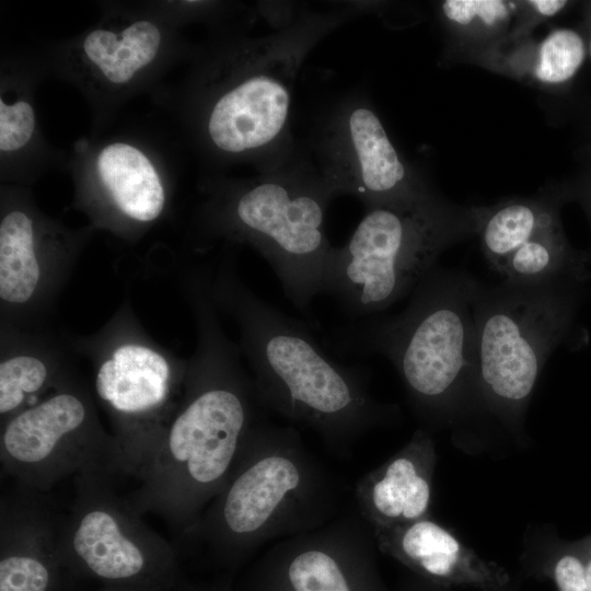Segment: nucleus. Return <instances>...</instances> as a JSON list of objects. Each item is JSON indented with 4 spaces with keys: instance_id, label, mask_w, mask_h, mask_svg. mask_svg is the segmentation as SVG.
<instances>
[{
    "instance_id": "obj_6",
    "label": "nucleus",
    "mask_w": 591,
    "mask_h": 591,
    "mask_svg": "<svg viewBox=\"0 0 591 591\" xmlns=\"http://www.w3.org/2000/svg\"><path fill=\"white\" fill-rule=\"evenodd\" d=\"M480 285L465 271L437 265L401 313L345 329V348L387 358L426 419H444L477 405L474 303Z\"/></svg>"
},
{
    "instance_id": "obj_9",
    "label": "nucleus",
    "mask_w": 591,
    "mask_h": 591,
    "mask_svg": "<svg viewBox=\"0 0 591 591\" xmlns=\"http://www.w3.org/2000/svg\"><path fill=\"white\" fill-rule=\"evenodd\" d=\"M586 281L503 280L480 285L474 303L477 405L515 428L553 351L567 337Z\"/></svg>"
},
{
    "instance_id": "obj_24",
    "label": "nucleus",
    "mask_w": 591,
    "mask_h": 591,
    "mask_svg": "<svg viewBox=\"0 0 591 591\" xmlns=\"http://www.w3.org/2000/svg\"><path fill=\"white\" fill-rule=\"evenodd\" d=\"M515 12L517 2L506 0H444L438 4L451 56L466 62L508 35Z\"/></svg>"
},
{
    "instance_id": "obj_28",
    "label": "nucleus",
    "mask_w": 591,
    "mask_h": 591,
    "mask_svg": "<svg viewBox=\"0 0 591 591\" xmlns=\"http://www.w3.org/2000/svg\"><path fill=\"white\" fill-rule=\"evenodd\" d=\"M568 198H577L584 207L591 222V174L584 178L577 188H565ZM589 264H591V250L587 252Z\"/></svg>"
},
{
    "instance_id": "obj_13",
    "label": "nucleus",
    "mask_w": 591,
    "mask_h": 591,
    "mask_svg": "<svg viewBox=\"0 0 591 591\" xmlns=\"http://www.w3.org/2000/svg\"><path fill=\"white\" fill-rule=\"evenodd\" d=\"M96 230L45 213L26 186L0 190V323L48 326L50 315Z\"/></svg>"
},
{
    "instance_id": "obj_31",
    "label": "nucleus",
    "mask_w": 591,
    "mask_h": 591,
    "mask_svg": "<svg viewBox=\"0 0 591 591\" xmlns=\"http://www.w3.org/2000/svg\"><path fill=\"white\" fill-rule=\"evenodd\" d=\"M94 591H158L144 588L136 587H120V586H102L100 589Z\"/></svg>"
},
{
    "instance_id": "obj_32",
    "label": "nucleus",
    "mask_w": 591,
    "mask_h": 591,
    "mask_svg": "<svg viewBox=\"0 0 591 591\" xmlns=\"http://www.w3.org/2000/svg\"><path fill=\"white\" fill-rule=\"evenodd\" d=\"M587 42H588V50L589 55L591 57V4L589 5L588 12H587Z\"/></svg>"
},
{
    "instance_id": "obj_2",
    "label": "nucleus",
    "mask_w": 591,
    "mask_h": 591,
    "mask_svg": "<svg viewBox=\"0 0 591 591\" xmlns=\"http://www.w3.org/2000/svg\"><path fill=\"white\" fill-rule=\"evenodd\" d=\"M196 326L179 405L127 495L141 515L155 513L183 536L225 484L251 427L264 410L237 343L223 331L211 291L184 296Z\"/></svg>"
},
{
    "instance_id": "obj_14",
    "label": "nucleus",
    "mask_w": 591,
    "mask_h": 591,
    "mask_svg": "<svg viewBox=\"0 0 591 591\" xmlns=\"http://www.w3.org/2000/svg\"><path fill=\"white\" fill-rule=\"evenodd\" d=\"M70 169L72 208L96 231L136 244L171 211L174 178L161 152L140 136L82 139Z\"/></svg>"
},
{
    "instance_id": "obj_12",
    "label": "nucleus",
    "mask_w": 591,
    "mask_h": 591,
    "mask_svg": "<svg viewBox=\"0 0 591 591\" xmlns=\"http://www.w3.org/2000/svg\"><path fill=\"white\" fill-rule=\"evenodd\" d=\"M0 426L2 473L24 488L47 493L97 465L118 474L115 438L101 424L94 394L79 372Z\"/></svg>"
},
{
    "instance_id": "obj_15",
    "label": "nucleus",
    "mask_w": 591,
    "mask_h": 591,
    "mask_svg": "<svg viewBox=\"0 0 591 591\" xmlns=\"http://www.w3.org/2000/svg\"><path fill=\"white\" fill-rule=\"evenodd\" d=\"M312 146L317 170L335 197L350 195L370 208L437 194L397 150L362 96H348L334 106L317 127Z\"/></svg>"
},
{
    "instance_id": "obj_16",
    "label": "nucleus",
    "mask_w": 591,
    "mask_h": 591,
    "mask_svg": "<svg viewBox=\"0 0 591 591\" xmlns=\"http://www.w3.org/2000/svg\"><path fill=\"white\" fill-rule=\"evenodd\" d=\"M371 526L355 509L277 541L247 566L237 591H390Z\"/></svg>"
},
{
    "instance_id": "obj_33",
    "label": "nucleus",
    "mask_w": 591,
    "mask_h": 591,
    "mask_svg": "<svg viewBox=\"0 0 591 591\" xmlns=\"http://www.w3.org/2000/svg\"><path fill=\"white\" fill-rule=\"evenodd\" d=\"M499 591H514L513 589H510V586L506 589L499 590Z\"/></svg>"
},
{
    "instance_id": "obj_4",
    "label": "nucleus",
    "mask_w": 591,
    "mask_h": 591,
    "mask_svg": "<svg viewBox=\"0 0 591 591\" xmlns=\"http://www.w3.org/2000/svg\"><path fill=\"white\" fill-rule=\"evenodd\" d=\"M345 493L298 429L262 417L246 433L225 484L183 537L223 575L234 576L270 544L338 517Z\"/></svg>"
},
{
    "instance_id": "obj_8",
    "label": "nucleus",
    "mask_w": 591,
    "mask_h": 591,
    "mask_svg": "<svg viewBox=\"0 0 591 591\" xmlns=\"http://www.w3.org/2000/svg\"><path fill=\"white\" fill-rule=\"evenodd\" d=\"M62 334L91 366L92 392L117 444L118 474L138 477L179 405L187 359L148 334L129 297L99 331Z\"/></svg>"
},
{
    "instance_id": "obj_22",
    "label": "nucleus",
    "mask_w": 591,
    "mask_h": 591,
    "mask_svg": "<svg viewBox=\"0 0 591 591\" xmlns=\"http://www.w3.org/2000/svg\"><path fill=\"white\" fill-rule=\"evenodd\" d=\"M589 55L587 37L571 27L551 30L541 40L502 39L475 65L531 83L557 90L576 77Z\"/></svg>"
},
{
    "instance_id": "obj_21",
    "label": "nucleus",
    "mask_w": 591,
    "mask_h": 591,
    "mask_svg": "<svg viewBox=\"0 0 591 591\" xmlns=\"http://www.w3.org/2000/svg\"><path fill=\"white\" fill-rule=\"evenodd\" d=\"M39 66L5 60L0 88V162L5 184L33 183L56 153L44 138L36 114L34 90Z\"/></svg>"
},
{
    "instance_id": "obj_27",
    "label": "nucleus",
    "mask_w": 591,
    "mask_h": 591,
    "mask_svg": "<svg viewBox=\"0 0 591 591\" xmlns=\"http://www.w3.org/2000/svg\"><path fill=\"white\" fill-rule=\"evenodd\" d=\"M517 12L509 37L523 39L532 37V31L541 23L560 14L570 2L565 0L515 1Z\"/></svg>"
},
{
    "instance_id": "obj_3",
    "label": "nucleus",
    "mask_w": 591,
    "mask_h": 591,
    "mask_svg": "<svg viewBox=\"0 0 591 591\" xmlns=\"http://www.w3.org/2000/svg\"><path fill=\"white\" fill-rule=\"evenodd\" d=\"M211 292L219 312L239 328L237 345L264 412L313 431L341 459L354 454L367 432L396 417L395 405L371 395L366 368L335 362L304 322L253 292L237 273L233 252L213 266Z\"/></svg>"
},
{
    "instance_id": "obj_17",
    "label": "nucleus",
    "mask_w": 591,
    "mask_h": 591,
    "mask_svg": "<svg viewBox=\"0 0 591 591\" xmlns=\"http://www.w3.org/2000/svg\"><path fill=\"white\" fill-rule=\"evenodd\" d=\"M18 484L0 502V591H72L60 552L63 521L46 495Z\"/></svg>"
},
{
    "instance_id": "obj_30",
    "label": "nucleus",
    "mask_w": 591,
    "mask_h": 591,
    "mask_svg": "<svg viewBox=\"0 0 591 591\" xmlns=\"http://www.w3.org/2000/svg\"><path fill=\"white\" fill-rule=\"evenodd\" d=\"M448 590L449 589H444V588L434 586L432 583H429L418 577H417V580L407 588V591H448Z\"/></svg>"
},
{
    "instance_id": "obj_1",
    "label": "nucleus",
    "mask_w": 591,
    "mask_h": 591,
    "mask_svg": "<svg viewBox=\"0 0 591 591\" xmlns=\"http://www.w3.org/2000/svg\"><path fill=\"white\" fill-rule=\"evenodd\" d=\"M346 18L301 12L260 36L228 34L193 48L172 97L187 138L207 159L274 170L294 155L290 111L298 72L314 46Z\"/></svg>"
},
{
    "instance_id": "obj_26",
    "label": "nucleus",
    "mask_w": 591,
    "mask_h": 591,
    "mask_svg": "<svg viewBox=\"0 0 591 591\" xmlns=\"http://www.w3.org/2000/svg\"><path fill=\"white\" fill-rule=\"evenodd\" d=\"M557 591H591V536L563 545L537 568Z\"/></svg>"
},
{
    "instance_id": "obj_5",
    "label": "nucleus",
    "mask_w": 591,
    "mask_h": 591,
    "mask_svg": "<svg viewBox=\"0 0 591 591\" xmlns=\"http://www.w3.org/2000/svg\"><path fill=\"white\" fill-rule=\"evenodd\" d=\"M195 247L248 245L268 262L287 298L305 314L323 293L333 246L325 213L335 196L317 167L293 158L251 178L209 177L198 187Z\"/></svg>"
},
{
    "instance_id": "obj_23",
    "label": "nucleus",
    "mask_w": 591,
    "mask_h": 591,
    "mask_svg": "<svg viewBox=\"0 0 591 591\" xmlns=\"http://www.w3.org/2000/svg\"><path fill=\"white\" fill-rule=\"evenodd\" d=\"M567 199L563 187L486 206L477 235L490 267L501 274L507 258L517 248L537 233L560 223V208Z\"/></svg>"
},
{
    "instance_id": "obj_19",
    "label": "nucleus",
    "mask_w": 591,
    "mask_h": 591,
    "mask_svg": "<svg viewBox=\"0 0 591 591\" xmlns=\"http://www.w3.org/2000/svg\"><path fill=\"white\" fill-rule=\"evenodd\" d=\"M436 463L432 438L417 429L399 451L357 480L355 509L371 528L429 517Z\"/></svg>"
},
{
    "instance_id": "obj_25",
    "label": "nucleus",
    "mask_w": 591,
    "mask_h": 591,
    "mask_svg": "<svg viewBox=\"0 0 591 591\" xmlns=\"http://www.w3.org/2000/svg\"><path fill=\"white\" fill-rule=\"evenodd\" d=\"M587 253L578 252L565 236L561 222L544 230L506 260L501 274L505 280L534 282L559 278L588 281Z\"/></svg>"
},
{
    "instance_id": "obj_11",
    "label": "nucleus",
    "mask_w": 591,
    "mask_h": 591,
    "mask_svg": "<svg viewBox=\"0 0 591 591\" xmlns=\"http://www.w3.org/2000/svg\"><path fill=\"white\" fill-rule=\"evenodd\" d=\"M115 473L104 465L74 475L76 497L63 517L60 552L76 581L186 591L175 548L152 531L114 486Z\"/></svg>"
},
{
    "instance_id": "obj_29",
    "label": "nucleus",
    "mask_w": 591,
    "mask_h": 591,
    "mask_svg": "<svg viewBox=\"0 0 591 591\" xmlns=\"http://www.w3.org/2000/svg\"><path fill=\"white\" fill-rule=\"evenodd\" d=\"M186 591H237L233 582V576L222 575L218 579L204 584L192 586Z\"/></svg>"
},
{
    "instance_id": "obj_7",
    "label": "nucleus",
    "mask_w": 591,
    "mask_h": 591,
    "mask_svg": "<svg viewBox=\"0 0 591 591\" xmlns=\"http://www.w3.org/2000/svg\"><path fill=\"white\" fill-rule=\"evenodd\" d=\"M486 206L422 200L366 208L327 264L323 293L352 317L384 311L412 293L450 246L477 235Z\"/></svg>"
},
{
    "instance_id": "obj_10",
    "label": "nucleus",
    "mask_w": 591,
    "mask_h": 591,
    "mask_svg": "<svg viewBox=\"0 0 591 591\" xmlns=\"http://www.w3.org/2000/svg\"><path fill=\"white\" fill-rule=\"evenodd\" d=\"M166 2L113 8L90 28L48 49L44 70L73 84L101 127L129 99L153 86L193 48Z\"/></svg>"
},
{
    "instance_id": "obj_20",
    "label": "nucleus",
    "mask_w": 591,
    "mask_h": 591,
    "mask_svg": "<svg viewBox=\"0 0 591 591\" xmlns=\"http://www.w3.org/2000/svg\"><path fill=\"white\" fill-rule=\"evenodd\" d=\"M63 334L0 323V422L77 373Z\"/></svg>"
},
{
    "instance_id": "obj_18",
    "label": "nucleus",
    "mask_w": 591,
    "mask_h": 591,
    "mask_svg": "<svg viewBox=\"0 0 591 591\" xmlns=\"http://www.w3.org/2000/svg\"><path fill=\"white\" fill-rule=\"evenodd\" d=\"M371 529L379 552L434 586L499 591L511 583L506 568L479 557L450 530L429 517Z\"/></svg>"
}]
</instances>
